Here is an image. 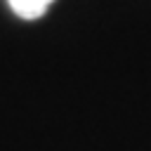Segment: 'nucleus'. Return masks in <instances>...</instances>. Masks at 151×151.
<instances>
[{
  "label": "nucleus",
  "instance_id": "1",
  "mask_svg": "<svg viewBox=\"0 0 151 151\" xmlns=\"http://www.w3.org/2000/svg\"><path fill=\"white\" fill-rule=\"evenodd\" d=\"M52 5V0H9V7L21 19H38L45 14V9Z\"/></svg>",
  "mask_w": 151,
  "mask_h": 151
}]
</instances>
